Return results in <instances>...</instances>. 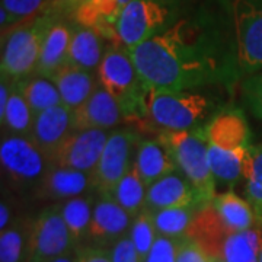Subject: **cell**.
Masks as SVG:
<instances>
[{"label": "cell", "instance_id": "obj_1", "mask_svg": "<svg viewBox=\"0 0 262 262\" xmlns=\"http://www.w3.org/2000/svg\"><path fill=\"white\" fill-rule=\"evenodd\" d=\"M128 51L143 82L156 91H194L239 69L233 32L204 9Z\"/></svg>", "mask_w": 262, "mask_h": 262}, {"label": "cell", "instance_id": "obj_2", "mask_svg": "<svg viewBox=\"0 0 262 262\" xmlns=\"http://www.w3.org/2000/svg\"><path fill=\"white\" fill-rule=\"evenodd\" d=\"M208 162L215 184L233 187L245 179L251 156V133L245 115L237 110H226L206 124Z\"/></svg>", "mask_w": 262, "mask_h": 262}, {"label": "cell", "instance_id": "obj_3", "mask_svg": "<svg viewBox=\"0 0 262 262\" xmlns=\"http://www.w3.org/2000/svg\"><path fill=\"white\" fill-rule=\"evenodd\" d=\"M60 15V10L47 8L10 29L2 47V76L22 80L35 73L42 42Z\"/></svg>", "mask_w": 262, "mask_h": 262}, {"label": "cell", "instance_id": "obj_4", "mask_svg": "<svg viewBox=\"0 0 262 262\" xmlns=\"http://www.w3.org/2000/svg\"><path fill=\"white\" fill-rule=\"evenodd\" d=\"M211 108V99L194 91L149 89L143 118L162 131L194 130L203 127L201 122L206 121Z\"/></svg>", "mask_w": 262, "mask_h": 262}, {"label": "cell", "instance_id": "obj_5", "mask_svg": "<svg viewBox=\"0 0 262 262\" xmlns=\"http://www.w3.org/2000/svg\"><path fill=\"white\" fill-rule=\"evenodd\" d=\"M158 139L173 158L179 172L196 188L206 204H211L215 179L208 162L206 125L187 131H162Z\"/></svg>", "mask_w": 262, "mask_h": 262}, {"label": "cell", "instance_id": "obj_6", "mask_svg": "<svg viewBox=\"0 0 262 262\" xmlns=\"http://www.w3.org/2000/svg\"><path fill=\"white\" fill-rule=\"evenodd\" d=\"M96 75L101 86L120 103L125 118H143L149 88L143 82L127 48H106Z\"/></svg>", "mask_w": 262, "mask_h": 262}, {"label": "cell", "instance_id": "obj_7", "mask_svg": "<svg viewBox=\"0 0 262 262\" xmlns=\"http://www.w3.org/2000/svg\"><path fill=\"white\" fill-rule=\"evenodd\" d=\"M184 13V0H131L117 20L121 47H137L173 25Z\"/></svg>", "mask_w": 262, "mask_h": 262}, {"label": "cell", "instance_id": "obj_8", "mask_svg": "<svg viewBox=\"0 0 262 262\" xmlns=\"http://www.w3.org/2000/svg\"><path fill=\"white\" fill-rule=\"evenodd\" d=\"M0 165L3 178L16 191L34 192L51 166V160L27 136L2 134Z\"/></svg>", "mask_w": 262, "mask_h": 262}, {"label": "cell", "instance_id": "obj_9", "mask_svg": "<svg viewBox=\"0 0 262 262\" xmlns=\"http://www.w3.org/2000/svg\"><path fill=\"white\" fill-rule=\"evenodd\" d=\"M230 25L237 67L244 75L262 69V0H232Z\"/></svg>", "mask_w": 262, "mask_h": 262}, {"label": "cell", "instance_id": "obj_10", "mask_svg": "<svg viewBox=\"0 0 262 262\" xmlns=\"http://www.w3.org/2000/svg\"><path fill=\"white\" fill-rule=\"evenodd\" d=\"M75 249L58 203L47 206L34 217L27 262H48Z\"/></svg>", "mask_w": 262, "mask_h": 262}, {"label": "cell", "instance_id": "obj_11", "mask_svg": "<svg viewBox=\"0 0 262 262\" xmlns=\"http://www.w3.org/2000/svg\"><path fill=\"white\" fill-rule=\"evenodd\" d=\"M139 143L137 133L128 128H118L110 133L102 156L94 172L98 194L111 195L114 188L133 166Z\"/></svg>", "mask_w": 262, "mask_h": 262}, {"label": "cell", "instance_id": "obj_12", "mask_svg": "<svg viewBox=\"0 0 262 262\" xmlns=\"http://www.w3.org/2000/svg\"><path fill=\"white\" fill-rule=\"evenodd\" d=\"M111 131L75 130L58 147L51 163L94 173Z\"/></svg>", "mask_w": 262, "mask_h": 262}, {"label": "cell", "instance_id": "obj_13", "mask_svg": "<svg viewBox=\"0 0 262 262\" xmlns=\"http://www.w3.org/2000/svg\"><path fill=\"white\" fill-rule=\"evenodd\" d=\"M133 217L111 195L96 194L92 222L84 245L111 248L122 236L128 234Z\"/></svg>", "mask_w": 262, "mask_h": 262}, {"label": "cell", "instance_id": "obj_14", "mask_svg": "<svg viewBox=\"0 0 262 262\" xmlns=\"http://www.w3.org/2000/svg\"><path fill=\"white\" fill-rule=\"evenodd\" d=\"M96 192L94 173H88L76 169L63 168L53 165L48 169L35 195L41 201H50L53 204L63 203L76 196L92 195Z\"/></svg>", "mask_w": 262, "mask_h": 262}, {"label": "cell", "instance_id": "obj_15", "mask_svg": "<svg viewBox=\"0 0 262 262\" xmlns=\"http://www.w3.org/2000/svg\"><path fill=\"white\" fill-rule=\"evenodd\" d=\"M125 118L120 103L105 88L95 89L91 98L73 113L75 130H106L113 131Z\"/></svg>", "mask_w": 262, "mask_h": 262}, {"label": "cell", "instance_id": "obj_16", "mask_svg": "<svg viewBox=\"0 0 262 262\" xmlns=\"http://www.w3.org/2000/svg\"><path fill=\"white\" fill-rule=\"evenodd\" d=\"M188 206H208L196 188L179 170L160 178L147 188V204L150 211Z\"/></svg>", "mask_w": 262, "mask_h": 262}, {"label": "cell", "instance_id": "obj_17", "mask_svg": "<svg viewBox=\"0 0 262 262\" xmlns=\"http://www.w3.org/2000/svg\"><path fill=\"white\" fill-rule=\"evenodd\" d=\"M73 131V113L60 103L35 117L31 139L51 160L58 147Z\"/></svg>", "mask_w": 262, "mask_h": 262}, {"label": "cell", "instance_id": "obj_18", "mask_svg": "<svg viewBox=\"0 0 262 262\" xmlns=\"http://www.w3.org/2000/svg\"><path fill=\"white\" fill-rule=\"evenodd\" d=\"M131 0H84L75 10V22L94 28L103 38L113 39L120 46L117 37V20L122 9Z\"/></svg>", "mask_w": 262, "mask_h": 262}, {"label": "cell", "instance_id": "obj_19", "mask_svg": "<svg viewBox=\"0 0 262 262\" xmlns=\"http://www.w3.org/2000/svg\"><path fill=\"white\" fill-rule=\"evenodd\" d=\"M61 96V103L72 113L80 108L99 86L98 75L67 63L51 77Z\"/></svg>", "mask_w": 262, "mask_h": 262}, {"label": "cell", "instance_id": "obj_20", "mask_svg": "<svg viewBox=\"0 0 262 262\" xmlns=\"http://www.w3.org/2000/svg\"><path fill=\"white\" fill-rule=\"evenodd\" d=\"M233 233L211 204L198 210L194 222L189 226L187 237H191L196 244L201 245L207 252L222 259L223 246L229 234Z\"/></svg>", "mask_w": 262, "mask_h": 262}, {"label": "cell", "instance_id": "obj_21", "mask_svg": "<svg viewBox=\"0 0 262 262\" xmlns=\"http://www.w3.org/2000/svg\"><path fill=\"white\" fill-rule=\"evenodd\" d=\"M72 41V24L58 18L48 31L42 42L35 75L53 77L57 72L69 63V50Z\"/></svg>", "mask_w": 262, "mask_h": 262}, {"label": "cell", "instance_id": "obj_22", "mask_svg": "<svg viewBox=\"0 0 262 262\" xmlns=\"http://www.w3.org/2000/svg\"><path fill=\"white\" fill-rule=\"evenodd\" d=\"M105 51V38L98 31L77 22L72 24V41L69 50L70 64L96 73Z\"/></svg>", "mask_w": 262, "mask_h": 262}, {"label": "cell", "instance_id": "obj_23", "mask_svg": "<svg viewBox=\"0 0 262 262\" xmlns=\"http://www.w3.org/2000/svg\"><path fill=\"white\" fill-rule=\"evenodd\" d=\"M134 166L147 188L160 178L178 170L175 160L159 139L140 140L134 156Z\"/></svg>", "mask_w": 262, "mask_h": 262}, {"label": "cell", "instance_id": "obj_24", "mask_svg": "<svg viewBox=\"0 0 262 262\" xmlns=\"http://www.w3.org/2000/svg\"><path fill=\"white\" fill-rule=\"evenodd\" d=\"M262 251V217L242 232L229 234L223 246V262H259Z\"/></svg>", "mask_w": 262, "mask_h": 262}, {"label": "cell", "instance_id": "obj_25", "mask_svg": "<svg viewBox=\"0 0 262 262\" xmlns=\"http://www.w3.org/2000/svg\"><path fill=\"white\" fill-rule=\"evenodd\" d=\"M211 206L214 207L225 225L232 232H242L251 229L258 220V215L249 201L236 195L232 189L222 194H215Z\"/></svg>", "mask_w": 262, "mask_h": 262}, {"label": "cell", "instance_id": "obj_26", "mask_svg": "<svg viewBox=\"0 0 262 262\" xmlns=\"http://www.w3.org/2000/svg\"><path fill=\"white\" fill-rule=\"evenodd\" d=\"M34 217L20 215L0 232V262H27Z\"/></svg>", "mask_w": 262, "mask_h": 262}, {"label": "cell", "instance_id": "obj_27", "mask_svg": "<svg viewBox=\"0 0 262 262\" xmlns=\"http://www.w3.org/2000/svg\"><path fill=\"white\" fill-rule=\"evenodd\" d=\"M95 200H96V194L76 196L72 200L58 203L60 213L69 227L75 246L84 245L88 241V233L94 214Z\"/></svg>", "mask_w": 262, "mask_h": 262}, {"label": "cell", "instance_id": "obj_28", "mask_svg": "<svg viewBox=\"0 0 262 262\" xmlns=\"http://www.w3.org/2000/svg\"><path fill=\"white\" fill-rule=\"evenodd\" d=\"M19 89L35 117L38 114L61 103V96L53 79L41 75H31L18 80Z\"/></svg>", "mask_w": 262, "mask_h": 262}, {"label": "cell", "instance_id": "obj_29", "mask_svg": "<svg viewBox=\"0 0 262 262\" xmlns=\"http://www.w3.org/2000/svg\"><path fill=\"white\" fill-rule=\"evenodd\" d=\"M34 122H35V114L31 110L28 102L25 101L24 95L19 89L18 80H16L8 106H6V113L0 118L2 130L3 133L6 131V134L31 137Z\"/></svg>", "mask_w": 262, "mask_h": 262}, {"label": "cell", "instance_id": "obj_30", "mask_svg": "<svg viewBox=\"0 0 262 262\" xmlns=\"http://www.w3.org/2000/svg\"><path fill=\"white\" fill-rule=\"evenodd\" d=\"M111 196L133 219L146 208L147 187L140 178L134 163L128 169V172L122 177L121 181L117 184V187L114 188Z\"/></svg>", "mask_w": 262, "mask_h": 262}, {"label": "cell", "instance_id": "obj_31", "mask_svg": "<svg viewBox=\"0 0 262 262\" xmlns=\"http://www.w3.org/2000/svg\"><path fill=\"white\" fill-rule=\"evenodd\" d=\"M206 206H188L163 208L153 211V219L156 230L160 236L170 239H182L189 230V226L194 222V217L200 208Z\"/></svg>", "mask_w": 262, "mask_h": 262}, {"label": "cell", "instance_id": "obj_32", "mask_svg": "<svg viewBox=\"0 0 262 262\" xmlns=\"http://www.w3.org/2000/svg\"><path fill=\"white\" fill-rule=\"evenodd\" d=\"M245 195L256 215L262 217V144L252 146L245 169Z\"/></svg>", "mask_w": 262, "mask_h": 262}, {"label": "cell", "instance_id": "obj_33", "mask_svg": "<svg viewBox=\"0 0 262 262\" xmlns=\"http://www.w3.org/2000/svg\"><path fill=\"white\" fill-rule=\"evenodd\" d=\"M128 236L144 261V258L147 256V253L150 252V249L153 248V245L159 236L156 230V225H155L153 211H150L149 208H144L141 213L136 215L133 219Z\"/></svg>", "mask_w": 262, "mask_h": 262}, {"label": "cell", "instance_id": "obj_34", "mask_svg": "<svg viewBox=\"0 0 262 262\" xmlns=\"http://www.w3.org/2000/svg\"><path fill=\"white\" fill-rule=\"evenodd\" d=\"M2 6L12 15L15 24H20L47 9L50 0H2Z\"/></svg>", "mask_w": 262, "mask_h": 262}, {"label": "cell", "instance_id": "obj_35", "mask_svg": "<svg viewBox=\"0 0 262 262\" xmlns=\"http://www.w3.org/2000/svg\"><path fill=\"white\" fill-rule=\"evenodd\" d=\"M177 262H222V259L213 256L201 245L185 236L179 239Z\"/></svg>", "mask_w": 262, "mask_h": 262}, {"label": "cell", "instance_id": "obj_36", "mask_svg": "<svg viewBox=\"0 0 262 262\" xmlns=\"http://www.w3.org/2000/svg\"><path fill=\"white\" fill-rule=\"evenodd\" d=\"M179 239L158 236L153 248L150 249L144 262H177Z\"/></svg>", "mask_w": 262, "mask_h": 262}, {"label": "cell", "instance_id": "obj_37", "mask_svg": "<svg viewBox=\"0 0 262 262\" xmlns=\"http://www.w3.org/2000/svg\"><path fill=\"white\" fill-rule=\"evenodd\" d=\"M244 98L253 115L262 120V72L255 73L245 82Z\"/></svg>", "mask_w": 262, "mask_h": 262}, {"label": "cell", "instance_id": "obj_38", "mask_svg": "<svg viewBox=\"0 0 262 262\" xmlns=\"http://www.w3.org/2000/svg\"><path fill=\"white\" fill-rule=\"evenodd\" d=\"M110 252L113 262H144L128 234L122 236L118 242H115L110 248Z\"/></svg>", "mask_w": 262, "mask_h": 262}, {"label": "cell", "instance_id": "obj_39", "mask_svg": "<svg viewBox=\"0 0 262 262\" xmlns=\"http://www.w3.org/2000/svg\"><path fill=\"white\" fill-rule=\"evenodd\" d=\"M77 262H113L111 252L108 248L94 245H79L76 246Z\"/></svg>", "mask_w": 262, "mask_h": 262}, {"label": "cell", "instance_id": "obj_40", "mask_svg": "<svg viewBox=\"0 0 262 262\" xmlns=\"http://www.w3.org/2000/svg\"><path fill=\"white\" fill-rule=\"evenodd\" d=\"M13 214H12V203L8 196H2L0 203V232L8 229L13 223Z\"/></svg>", "mask_w": 262, "mask_h": 262}, {"label": "cell", "instance_id": "obj_41", "mask_svg": "<svg viewBox=\"0 0 262 262\" xmlns=\"http://www.w3.org/2000/svg\"><path fill=\"white\" fill-rule=\"evenodd\" d=\"M84 0H50V6L48 8H53V9L60 10V12H64V10H73L75 12L76 8L79 5H82Z\"/></svg>", "mask_w": 262, "mask_h": 262}, {"label": "cell", "instance_id": "obj_42", "mask_svg": "<svg viewBox=\"0 0 262 262\" xmlns=\"http://www.w3.org/2000/svg\"><path fill=\"white\" fill-rule=\"evenodd\" d=\"M48 262H77V252L75 251H72V252L64 253V255H61V256H57L54 259H51V261Z\"/></svg>", "mask_w": 262, "mask_h": 262}, {"label": "cell", "instance_id": "obj_43", "mask_svg": "<svg viewBox=\"0 0 262 262\" xmlns=\"http://www.w3.org/2000/svg\"><path fill=\"white\" fill-rule=\"evenodd\" d=\"M259 262H262V251H261V256H259Z\"/></svg>", "mask_w": 262, "mask_h": 262}, {"label": "cell", "instance_id": "obj_44", "mask_svg": "<svg viewBox=\"0 0 262 262\" xmlns=\"http://www.w3.org/2000/svg\"><path fill=\"white\" fill-rule=\"evenodd\" d=\"M222 262H223V261H222Z\"/></svg>", "mask_w": 262, "mask_h": 262}]
</instances>
